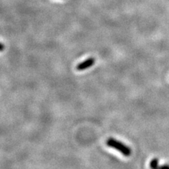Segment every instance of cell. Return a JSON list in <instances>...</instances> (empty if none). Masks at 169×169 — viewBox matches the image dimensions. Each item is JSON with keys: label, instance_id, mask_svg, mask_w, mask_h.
Here are the masks:
<instances>
[{"label": "cell", "instance_id": "cell-3", "mask_svg": "<svg viewBox=\"0 0 169 169\" xmlns=\"http://www.w3.org/2000/svg\"><path fill=\"white\" fill-rule=\"evenodd\" d=\"M149 166L151 169H161V166H159V161L157 158L153 159L150 161Z\"/></svg>", "mask_w": 169, "mask_h": 169}, {"label": "cell", "instance_id": "cell-5", "mask_svg": "<svg viewBox=\"0 0 169 169\" xmlns=\"http://www.w3.org/2000/svg\"><path fill=\"white\" fill-rule=\"evenodd\" d=\"M4 45H3V44L1 43V52H2V51L4 50Z\"/></svg>", "mask_w": 169, "mask_h": 169}, {"label": "cell", "instance_id": "cell-2", "mask_svg": "<svg viewBox=\"0 0 169 169\" xmlns=\"http://www.w3.org/2000/svg\"><path fill=\"white\" fill-rule=\"evenodd\" d=\"M94 63H95V59L92 57L91 58H89L87 59H86L85 61H83L82 62H81L80 64H78L77 66H76V69L79 71H84L87 69L88 68L94 65Z\"/></svg>", "mask_w": 169, "mask_h": 169}, {"label": "cell", "instance_id": "cell-1", "mask_svg": "<svg viewBox=\"0 0 169 169\" xmlns=\"http://www.w3.org/2000/svg\"><path fill=\"white\" fill-rule=\"evenodd\" d=\"M106 144L108 147L111 148H114L117 151L120 152L125 156H130L132 154L131 149L127 145L118 141V140L114 139V138H109L106 140Z\"/></svg>", "mask_w": 169, "mask_h": 169}, {"label": "cell", "instance_id": "cell-4", "mask_svg": "<svg viewBox=\"0 0 169 169\" xmlns=\"http://www.w3.org/2000/svg\"><path fill=\"white\" fill-rule=\"evenodd\" d=\"M161 169H169V165L164 164L163 166H161Z\"/></svg>", "mask_w": 169, "mask_h": 169}]
</instances>
